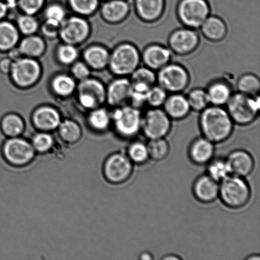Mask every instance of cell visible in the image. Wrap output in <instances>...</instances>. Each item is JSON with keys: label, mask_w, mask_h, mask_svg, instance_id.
<instances>
[{"label": "cell", "mask_w": 260, "mask_h": 260, "mask_svg": "<svg viewBox=\"0 0 260 260\" xmlns=\"http://www.w3.org/2000/svg\"><path fill=\"white\" fill-rule=\"evenodd\" d=\"M200 125L203 137L218 144L231 137L234 122L223 107L211 105L201 112Z\"/></svg>", "instance_id": "cell-1"}, {"label": "cell", "mask_w": 260, "mask_h": 260, "mask_svg": "<svg viewBox=\"0 0 260 260\" xmlns=\"http://www.w3.org/2000/svg\"><path fill=\"white\" fill-rule=\"evenodd\" d=\"M219 197L229 208H243L251 198V189L244 178L229 175L219 182Z\"/></svg>", "instance_id": "cell-2"}, {"label": "cell", "mask_w": 260, "mask_h": 260, "mask_svg": "<svg viewBox=\"0 0 260 260\" xmlns=\"http://www.w3.org/2000/svg\"><path fill=\"white\" fill-rule=\"evenodd\" d=\"M226 106V110L234 123L248 125L255 121L258 116L259 96H251L240 92L233 93Z\"/></svg>", "instance_id": "cell-3"}, {"label": "cell", "mask_w": 260, "mask_h": 260, "mask_svg": "<svg viewBox=\"0 0 260 260\" xmlns=\"http://www.w3.org/2000/svg\"><path fill=\"white\" fill-rule=\"evenodd\" d=\"M141 62L139 49L131 43L119 45L110 54L108 66L114 75L119 77L130 76Z\"/></svg>", "instance_id": "cell-4"}, {"label": "cell", "mask_w": 260, "mask_h": 260, "mask_svg": "<svg viewBox=\"0 0 260 260\" xmlns=\"http://www.w3.org/2000/svg\"><path fill=\"white\" fill-rule=\"evenodd\" d=\"M178 19L185 27L199 29L210 15L207 0H180L177 6Z\"/></svg>", "instance_id": "cell-5"}, {"label": "cell", "mask_w": 260, "mask_h": 260, "mask_svg": "<svg viewBox=\"0 0 260 260\" xmlns=\"http://www.w3.org/2000/svg\"><path fill=\"white\" fill-rule=\"evenodd\" d=\"M156 81L167 93H182L189 84L190 76L183 66L170 62L158 71Z\"/></svg>", "instance_id": "cell-6"}, {"label": "cell", "mask_w": 260, "mask_h": 260, "mask_svg": "<svg viewBox=\"0 0 260 260\" xmlns=\"http://www.w3.org/2000/svg\"><path fill=\"white\" fill-rule=\"evenodd\" d=\"M113 118L117 132L121 136L132 138L141 130L142 115L140 109L130 105L118 107Z\"/></svg>", "instance_id": "cell-7"}, {"label": "cell", "mask_w": 260, "mask_h": 260, "mask_svg": "<svg viewBox=\"0 0 260 260\" xmlns=\"http://www.w3.org/2000/svg\"><path fill=\"white\" fill-rule=\"evenodd\" d=\"M171 128V119L160 108L150 109L142 116L141 130L149 140L165 138Z\"/></svg>", "instance_id": "cell-8"}, {"label": "cell", "mask_w": 260, "mask_h": 260, "mask_svg": "<svg viewBox=\"0 0 260 260\" xmlns=\"http://www.w3.org/2000/svg\"><path fill=\"white\" fill-rule=\"evenodd\" d=\"M12 80L18 86L27 87L35 83L41 75V68L32 58H19L13 62L10 71Z\"/></svg>", "instance_id": "cell-9"}, {"label": "cell", "mask_w": 260, "mask_h": 260, "mask_svg": "<svg viewBox=\"0 0 260 260\" xmlns=\"http://www.w3.org/2000/svg\"><path fill=\"white\" fill-rule=\"evenodd\" d=\"M200 42V37L195 29L187 27L175 30L168 39L170 50L181 56L187 55L194 52Z\"/></svg>", "instance_id": "cell-10"}, {"label": "cell", "mask_w": 260, "mask_h": 260, "mask_svg": "<svg viewBox=\"0 0 260 260\" xmlns=\"http://www.w3.org/2000/svg\"><path fill=\"white\" fill-rule=\"evenodd\" d=\"M78 99L81 106L93 109L106 100V90L100 81L87 78L78 86Z\"/></svg>", "instance_id": "cell-11"}, {"label": "cell", "mask_w": 260, "mask_h": 260, "mask_svg": "<svg viewBox=\"0 0 260 260\" xmlns=\"http://www.w3.org/2000/svg\"><path fill=\"white\" fill-rule=\"evenodd\" d=\"M90 26L86 20L80 17L65 19L60 24L59 35L63 42L75 45L82 43L87 38Z\"/></svg>", "instance_id": "cell-12"}, {"label": "cell", "mask_w": 260, "mask_h": 260, "mask_svg": "<svg viewBox=\"0 0 260 260\" xmlns=\"http://www.w3.org/2000/svg\"><path fill=\"white\" fill-rule=\"evenodd\" d=\"M132 161L126 155L114 154L107 160L105 173L111 182L119 183L125 182L132 175Z\"/></svg>", "instance_id": "cell-13"}, {"label": "cell", "mask_w": 260, "mask_h": 260, "mask_svg": "<svg viewBox=\"0 0 260 260\" xmlns=\"http://www.w3.org/2000/svg\"><path fill=\"white\" fill-rule=\"evenodd\" d=\"M3 153L8 161L16 165L26 164L35 155L34 149L31 145L19 139L7 140L3 148Z\"/></svg>", "instance_id": "cell-14"}, {"label": "cell", "mask_w": 260, "mask_h": 260, "mask_svg": "<svg viewBox=\"0 0 260 260\" xmlns=\"http://www.w3.org/2000/svg\"><path fill=\"white\" fill-rule=\"evenodd\" d=\"M172 52L169 48L161 45L152 44L145 48L141 55V60L145 66L158 71L170 62Z\"/></svg>", "instance_id": "cell-15"}, {"label": "cell", "mask_w": 260, "mask_h": 260, "mask_svg": "<svg viewBox=\"0 0 260 260\" xmlns=\"http://www.w3.org/2000/svg\"><path fill=\"white\" fill-rule=\"evenodd\" d=\"M225 160L231 175L244 178L250 175L254 170L253 157L245 150H234Z\"/></svg>", "instance_id": "cell-16"}, {"label": "cell", "mask_w": 260, "mask_h": 260, "mask_svg": "<svg viewBox=\"0 0 260 260\" xmlns=\"http://www.w3.org/2000/svg\"><path fill=\"white\" fill-rule=\"evenodd\" d=\"M165 0H134L135 12L143 22L157 21L164 14Z\"/></svg>", "instance_id": "cell-17"}, {"label": "cell", "mask_w": 260, "mask_h": 260, "mask_svg": "<svg viewBox=\"0 0 260 260\" xmlns=\"http://www.w3.org/2000/svg\"><path fill=\"white\" fill-rule=\"evenodd\" d=\"M131 92V81L126 77H119L109 85L106 90V100L110 105H126Z\"/></svg>", "instance_id": "cell-18"}, {"label": "cell", "mask_w": 260, "mask_h": 260, "mask_svg": "<svg viewBox=\"0 0 260 260\" xmlns=\"http://www.w3.org/2000/svg\"><path fill=\"white\" fill-rule=\"evenodd\" d=\"M193 192L196 198L201 202H213L218 197L219 182L208 175L201 176L193 184Z\"/></svg>", "instance_id": "cell-19"}, {"label": "cell", "mask_w": 260, "mask_h": 260, "mask_svg": "<svg viewBox=\"0 0 260 260\" xmlns=\"http://www.w3.org/2000/svg\"><path fill=\"white\" fill-rule=\"evenodd\" d=\"M130 12V5L126 0H108L101 9L102 16L106 21L118 24L124 21Z\"/></svg>", "instance_id": "cell-20"}, {"label": "cell", "mask_w": 260, "mask_h": 260, "mask_svg": "<svg viewBox=\"0 0 260 260\" xmlns=\"http://www.w3.org/2000/svg\"><path fill=\"white\" fill-rule=\"evenodd\" d=\"M162 107L163 110L170 119L175 120L185 118L190 111L187 96L181 93H172V95L168 96Z\"/></svg>", "instance_id": "cell-21"}, {"label": "cell", "mask_w": 260, "mask_h": 260, "mask_svg": "<svg viewBox=\"0 0 260 260\" xmlns=\"http://www.w3.org/2000/svg\"><path fill=\"white\" fill-rule=\"evenodd\" d=\"M213 142L205 137L199 138L193 142L189 149V156L193 162L197 165L207 164L212 160L215 154Z\"/></svg>", "instance_id": "cell-22"}, {"label": "cell", "mask_w": 260, "mask_h": 260, "mask_svg": "<svg viewBox=\"0 0 260 260\" xmlns=\"http://www.w3.org/2000/svg\"><path fill=\"white\" fill-rule=\"evenodd\" d=\"M203 37L211 42L223 40L228 34V27L221 18L210 15L200 27Z\"/></svg>", "instance_id": "cell-23"}, {"label": "cell", "mask_w": 260, "mask_h": 260, "mask_svg": "<svg viewBox=\"0 0 260 260\" xmlns=\"http://www.w3.org/2000/svg\"><path fill=\"white\" fill-rule=\"evenodd\" d=\"M33 121L38 128L53 129L59 126L60 116L55 109L50 107H42L35 112Z\"/></svg>", "instance_id": "cell-24"}, {"label": "cell", "mask_w": 260, "mask_h": 260, "mask_svg": "<svg viewBox=\"0 0 260 260\" xmlns=\"http://www.w3.org/2000/svg\"><path fill=\"white\" fill-rule=\"evenodd\" d=\"M206 92L210 104L220 107L226 106L233 95L231 86L223 81H216L210 84Z\"/></svg>", "instance_id": "cell-25"}, {"label": "cell", "mask_w": 260, "mask_h": 260, "mask_svg": "<svg viewBox=\"0 0 260 260\" xmlns=\"http://www.w3.org/2000/svg\"><path fill=\"white\" fill-rule=\"evenodd\" d=\"M109 57L108 51L101 46H92L84 53L86 63L95 70H101L108 66Z\"/></svg>", "instance_id": "cell-26"}, {"label": "cell", "mask_w": 260, "mask_h": 260, "mask_svg": "<svg viewBox=\"0 0 260 260\" xmlns=\"http://www.w3.org/2000/svg\"><path fill=\"white\" fill-rule=\"evenodd\" d=\"M19 38V32L14 24L8 21H0V51L12 50L16 45Z\"/></svg>", "instance_id": "cell-27"}, {"label": "cell", "mask_w": 260, "mask_h": 260, "mask_svg": "<svg viewBox=\"0 0 260 260\" xmlns=\"http://www.w3.org/2000/svg\"><path fill=\"white\" fill-rule=\"evenodd\" d=\"M45 44L42 38L29 35L20 42L19 50L21 54L26 57H40L44 52Z\"/></svg>", "instance_id": "cell-28"}, {"label": "cell", "mask_w": 260, "mask_h": 260, "mask_svg": "<svg viewBox=\"0 0 260 260\" xmlns=\"http://www.w3.org/2000/svg\"><path fill=\"white\" fill-rule=\"evenodd\" d=\"M237 88L238 92L251 96H258L260 89L258 76L253 74H246L241 76L237 82Z\"/></svg>", "instance_id": "cell-29"}, {"label": "cell", "mask_w": 260, "mask_h": 260, "mask_svg": "<svg viewBox=\"0 0 260 260\" xmlns=\"http://www.w3.org/2000/svg\"><path fill=\"white\" fill-rule=\"evenodd\" d=\"M165 139L149 140L147 147L150 159L155 161H160L168 157L170 153V145Z\"/></svg>", "instance_id": "cell-30"}, {"label": "cell", "mask_w": 260, "mask_h": 260, "mask_svg": "<svg viewBox=\"0 0 260 260\" xmlns=\"http://www.w3.org/2000/svg\"><path fill=\"white\" fill-rule=\"evenodd\" d=\"M131 81L132 84L145 86L147 88H151L156 82V74L154 71L150 70L146 66L144 67H139L132 74Z\"/></svg>", "instance_id": "cell-31"}, {"label": "cell", "mask_w": 260, "mask_h": 260, "mask_svg": "<svg viewBox=\"0 0 260 260\" xmlns=\"http://www.w3.org/2000/svg\"><path fill=\"white\" fill-rule=\"evenodd\" d=\"M190 110L201 112L210 105L206 90L202 88H195L191 90L187 96Z\"/></svg>", "instance_id": "cell-32"}, {"label": "cell", "mask_w": 260, "mask_h": 260, "mask_svg": "<svg viewBox=\"0 0 260 260\" xmlns=\"http://www.w3.org/2000/svg\"><path fill=\"white\" fill-rule=\"evenodd\" d=\"M52 88L58 95L67 96L75 91L76 83L71 76L61 75L56 76L52 83Z\"/></svg>", "instance_id": "cell-33"}, {"label": "cell", "mask_w": 260, "mask_h": 260, "mask_svg": "<svg viewBox=\"0 0 260 260\" xmlns=\"http://www.w3.org/2000/svg\"><path fill=\"white\" fill-rule=\"evenodd\" d=\"M24 127V122L22 119L15 114H9L5 116L1 122V128L3 132L10 137L17 136L21 134Z\"/></svg>", "instance_id": "cell-34"}, {"label": "cell", "mask_w": 260, "mask_h": 260, "mask_svg": "<svg viewBox=\"0 0 260 260\" xmlns=\"http://www.w3.org/2000/svg\"><path fill=\"white\" fill-rule=\"evenodd\" d=\"M207 172V175L218 182H220L228 175H231L225 159L211 160L209 162Z\"/></svg>", "instance_id": "cell-35"}, {"label": "cell", "mask_w": 260, "mask_h": 260, "mask_svg": "<svg viewBox=\"0 0 260 260\" xmlns=\"http://www.w3.org/2000/svg\"><path fill=\"white\" fill-rule=\"evenodd\" d=\"M128 153V156L132 162L138 165L144 164L149 158L147 144L140 141L133 143L129 147Z\"/></svg>", "instance_id": "cell-36"}, {"label": "cell", "mask_w": 260, "mask_h": 260, "mask_svg": "<svg viewBox=\"0 0 260 260\" xmlns=\"http://www.w3.org/2000/svg\"><path fill=\"white\" fill-rule=\"evenodd\" d=\"M61 137L68 142H75L80 139L81 129L75 122L66 120L59 124Z\"/></svg>", "instance_id": "cell-37"}, {"label": "cell", "mask_w": 260, "mask_h": 260, "mask_svg": "<svg viewBox=\"0 0 260 260\" xmlns=\"http://www.w3.org/2000/svg\"><path fill=\"white\" fill-rule=\"evenodd\" d=\"M168 98V93L159 85L152 86L147 93V104L152 108L162 107Z\"/></svg>", "instance_id": "cell-38"}, {"label": "cell", "mask_w": 260, "mask_h": 260, "mask_svg": "<svg viewBox=\"0 0 260 260\" xmlns=\"http://www.w3.org/2000/svg\"><path fill=\"white\" fill-rule=\"evenodd\" d=\"M71 9L78 14L88 15L93 14L99 7V0H68Z\"/></svg>", "instance_id": "cell-39"}, {"label": "cell", "mask_w": 260, "mask_h": 260, "mask_svg": "<svg viewBox=\"0 0 260 260\" xmlns=\"http://www.w3.org/2000/svg\"><path fill=\"white\" fill-rule=\"evenodd\" d=\"M89 122L93 128L99 130L104 129L109 125L110 117L105 109H95L91 112L89 117Z\"/></svg>", "instance_id": "cell-40"}, {"label": "cell", "mask_w": 260, "mask_h": 260, "mask_svg": "<svg viewBox=\"0 0 260 260\" xmlns=\"http://www.w3.org/2000/svg\"><path fill=\"white\" fill-rule=\"evenodd\" d=\"M45 18L47 21L60 25L66 19L65 9L59 4L50 5L46 9Z\"/></svg>", "instance_id": "cell-41"}, {"label": "cell", "mask_w": 260, "mask_h": 260, "mask_svg": "<svg viewBox=\"0 0 260 260\" xmlns=\"http://www.w3.org/2000/svg\"><path fill=\"white\" fill-rule=\"evenodd\" d=\"M57 57L62 63L71 64L77 59L78 51L75 45L66 43L58 48Z\"/></svg>", "instance_id": "cell-42"}, {"label": "cell", "mask_w": 260, "mask_h": 260, "mask_svg": "<svg viewBox=\"0 0 260 260\" xmlns=\"http://www.w3.org/2000/svg\"><path fill=\"white\" fill-rule=\"evenodd\" d=\"M17 25L20 32L27 36L32 35L38 29L37 20L31 15H21L17 20Z\"/></svg>", "instance_id": "cell-43"}, {"label": "cell", "mask_w": 260, "mask_h": 260, "mask_svg": "<svg viewBox=\"0 0 260 260\" xmlns=\"http://www.w3.org/2000/svg\"><path fill=\"white\" fill-rule=\"evenodd\" d=\"M45 0H18L17 6L25 14L33 15L42 9Z\"/></svg>", "instance_id": "cell-44"}, {"label": "cell", "mask_w": 260, "mask_h": 260, "mask_svg": "<svg viewBox=\"0 0 260 260\" xmlns=\"http://www.w3.org/2000/svg\"><path fill=\"white\" fill-rule=\"evenodd\" d=\"M53 145V139L50 135L40 134L36 135L33 139L35 149L40 152H45L50 149Z\"/></svg>", "instance_id": "cell-45"}, {"label": "cell", "mask_w": 260, "mask_h": 260, "mask_svg": "<svg viewBox=\"0 0 260 260\" xmlns=\"http://www.w3.org/2000/svg\"><path fill=\"white\" fill-rule=\"evenodd\" d=\"M90 71L86 63L81 62H76L72 68V74L74 77L80 81L88 78Z\"/></svg>", "instance_id": "cell-46"}, {"label": "cell", "mask_w": 260, "mask_h": 260, "mask_svg": "<svg viewBox=\"0 0 260 260\" xmlns=\"http://www.w3.org/2000/svg\"><path fill=\"white\" fill-rule=\"evenodd\" d=\"M60 26L59 25L55 24L45 20V22L42 26V32L46 37L49 38L55 37L59 35Z\"/></svg>", "instance_id": "cell-47"}, {"label": "cell", "mask_w": 260, "mask_h": 260, "mask_svg": "<svg viewBox=\"0 0 260 260\" xmlns=\"http://www.w3.org/2000/svg\"><path fill=\"white\" fill-rule=\"evenodd\" d=\"M13 61L11 58H4L0 60V71L4 74H9L11 71Z\"/></svg>", "instance_id": "cell-48"}, {"label": "cell", "mask_w": 260, "mask_h": 260, "mask_svg": "<svg viewBox=\"0 0 260 260\" xmlns=\"http://www.w3.org/2000/svg\"><path fill=\"white\" fill-rule=\"evenodd\" d=\"M8 11L9 8L3 0H0V21L6 16Z\"/></svg>", "instance_id": "cell-49"}, {"label": "cell", "mask_w": 260, "mask_h": 260, "mask_svg": "<svg viewBox=\"0 0 260 260\" xmlns=\"http://www.w3.org/2000/svg\"><path fill=\"white\" fill-rule=\"evenodd\" d=\"M3 1L6 4L9 10L14 9L17 6L18 0H3Z\"/></svg>", "instance_id": "cell-50"}, {"label": "cell", "mask_w": 260, "mask_h": 260, "mask_svg": "<svg viewBox=\"0 0 260 260\" xmlns=\"http://www.w3.org/2000/svg\"><path fill=\"white\" fill-rule=\"evenodd\" d=\"M140 259H152L153 257L152 256L151 254H149V253H147V252H145V253H143L142 254H140Z\"/></svg>", "instance_id": "cell-51"}, {"label": "cell", "mask_w": 260, "mask_h": 260, "mask_svg": "<svg viewBox=\"0 0 260 260\" xmlns=\"http://www.w3.org/2000/svg\"><path fill=\"white\" fill-rule=\"evenodd\" d=\"M163 259H180V258H179V257H178V256H167V257H165V258H163Z\"/></svg>", "instance_id": "cell-52"}, {"label": "cell", "mask_w": 260, "mask_h": 260, "mask_svg": "<svg viewBox=\"0 0 260 260\" xmlns=\"http://www.w3.org/2000/svg\"><path fill=\"white\" fill-rule=\"evenodd\" d=\"M105 1H108V0H105Z\"/></svg>", "instance_id": "cell-53"}]
</instances>
